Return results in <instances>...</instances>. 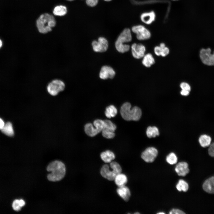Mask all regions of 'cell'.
<instances>
[{
  "instance_id": "6da1fadb",
  "label": "cell",
  "mask_w": 214,
  "mask_h": 214,
  "mask_svg": "<svg viewBox=\"0 0 214 214\" xmlns=\"http://www.w3.org/2000/svg\"><path fill=\"white\" fill-rule=\"evenodd\" d=\"M47 170L51 173L48 174V179L52 181H59L64 177L66 168L64 164L62 162L55 160L51 163L48 166Z\"/></svg>"
},
{
  "instance_id": "7a4b0ae2",
  "label": "cell",
  "mask_w": 214,
  "mask_h": 214,
  "mask_svg": "<svg viewBox=\"0 0 214 214\" xmlns=\"http://www.w3.org/2000/svg\"><path fill=\"white\" fill-rule=\"evenodd\" d=\"M131 106L128 102L124 103L121 106L120 113L122 118L126 121L139 120L141 117L142 111L137 106L131 108Z\"/></svg>"
},
{
  "instance_id": "3957f363",
  "label": "cell",
  "mask_w": 214,
  "mask_h": 214,
  "mask_svg": "<svg viewBox=\"0 0 214 214\" xmlns=\"http://www.w3.org/2000/svg\"><path fill=\"white\" fill-rule=\"evenodd\" d=\"M56 24V21L54 16L47 13L40 15L36 21L38 30L40 33L42 34H46L51 31Z\"/></svg>"
},
{
  "instance_id": "277c9868",
  "label": "cell",
  "mask_w": 214,
  "mask_h": 214,
  "mask_svg": "<svg viewBox=\"0 0 214 214\" xmlns=\"http://www.w3.org/2000/svg\"><path fill=\"white\" fill-rule=\"evenodd\" d=\"M132 40L131 30L129 28L125 29L120 34L115 43L117 50L119 52L124 53L129 51L130 46L124 44L130 42Z\"/></svg>"
},
{
  "instance_id": "5b68a950",
  "label": "cell",
  "mask_w": 214,
  "mask_h": 214,
  "mask_svg": "<svg viewBox=\"0 0 214 214\" xmlns=\"http://www.w3.org/2000/svg\"><path fill=\"white\" fill-rule=\"evenodd\" d=\"M110 166L112 168L110 170L109 166L105 164L103 166L100 170V174L104 178L110 181L114 180L116 176L121 173L122 168L120 165L115 161L110 163Z\"/></svg>"
},
{
  "instance_id": "8992f818",
  "label": "cell",
  "mask_w": 214,
  "mask_h": 214,
  "mask_svg": "<svg viewBox=\"0 0 214 214\" xmlns=\"http://www.w3.org/2000/svg\"><path fill=\"white\" fill-rule=\"evenodd\" d=\"M65 86V83L63 80L56 78L52 80L48 83L46 89L50 95L55 96L63 91Z\"/></svg>"
},
{
  "instance_id": "52a82bcc",
  "label": "cell",
  "mask_w": 214,
  "mask_h": 214,
  "mask_svg": "<svg viewBox=\"0 0 214 214\" xmlns=\"http://www.w3.org/2000/svg\"><path fill=\"white\" fill-rule=\"evenodd\" d=\"M104 121L100 119H97L94 121L93 124L88 123L84 126V131L90 137L96 136L102 131L104 127Z\"/></svg>"
},
{
  "instance_id": "ba28073f",
  "label": "cell",
  "mask_w": 214,
  "mask_h": 214,
  "mask_svg": "<svg viewBox=\"0 0 214 214\" xmlns=\"http://www.w3.org/2000/svg\"><path fill=\"white\" fill-rule=\"evenodd\" d=\"M132 32L136 34L137 39L140 40H147L151 36L149 30L144 26L138 25L133 26L131 28Z\"/></svg>"
},
{
  "instance_id": "9c48e42d",
  "label": "cell",
  "mask_w": 214,
  "mask_h": 214,
  "mask_svg": "<svg viewBox=\"0 0 214 214\" xmlns=\"http://www.w3.org/2000/svg\"><path fill=\"white\" fill-rule=\"evenodd\" d=\"M200 59L204 64L209 65H214V51L211 53V49H202L200 52Z\"/></svg>"
},
{
  "instance_id": "30bf717a",
  "label": "cell",
  "mask_w": 214,
  "mask_h": 214,
  "mask_svg": "<svg viewBox=\"0 0 214 214\" xmlns=\"http://www.w3.org/2000/svg\"><path fill=\"white\" fill-rule=\"evenodd\" d=\"M158 155V151L155 148L150 147L146 149L141 155L142 159L145 162L150 163L153 162Z\"/></svg>"
},
{
  "instance_id": "8fae6325",
  "label": "cell",
  "mask_w": 214,
  "mask_h": 214,
  "mask_svg": "<svg viewBox=\"0 0 214 214\" xmlns=\"http://www.w3.org/2000/svg\"><path fill=\"white\" fill-rule=\"evenodd\" d=\"M93 50L96 52H103L106 51L108 47V43L103 37H99L97 41L94 40L92 43Z\"/></svg>"
},
{
  "instance_id": "7c38bea8",
  "label": "cell",
  "mask_w": 214,
  "mask_h": 214,
  "mask_svg": "<svg viewBox=\"0 0 214 214\" xmlns=\"http://www.w3.org/2000/svg\"><path fill=\"white\" fill-rule=\"evenodd\" d=\"M131 49L132 55L136 59L141 58L145 55L146 48L142 44L134 43L132 45Z\"/></svg>"
},
{
  "instance_id": "4fadbf2b",
  "label": "cell",
  "mask_w": 214,
  "mask_h": 214,
  "mask_svg": "<svg viewBox=\"0 0 214 214\" xmlns=\"http://www.w3.org/2000/svg\"><path fill=\"white\" fill-rule=\"evenodd\" d=\"M115 75V72L111 67L108 66H104L101 69L99 76L100 78L105 80L108 78L112 79Z\"/></svg>"
},
{
  "instance_id": "5bb4252c",
  "label": "cell",
  "mask_w": 214,
  "mask_h": 214,
  "mask_svg": "<svg viewBox=\"0 0 214 214\" xmlns=\"http://www.w3.org/2000/svg\"><path fill=\"white\" fill-rule=\"evenodd\" d=\"M175 171L179 176H185L190 171L188 163L185 161L179 162L175 167Z\"/></svg>"
},
{
  "instance_id": "9a60e30c",
  "label": "cell",
  "mask_w": 214,
  "mask_h": 214,
  "mask_svg": "<svg viewBox=\"0 0 214 214\" xmlns=\"http://www.w3.org/2000/svg\"><path fill=\"white\" fill-rule=\"evenodd\" d=\"M155 12L152 11L142 13L141 15L140 19L143 23L147 25H150L155 21Z\"/></svg>"
},
{
  "instance_id": "2e32d148",
  "label": "cell",
  "mask_w": 214,
  "mask_h": 214,
  "mask_svg": "<svg viewBox=\"0 0 214 214\" xmlns=\"http://www.w3.org/2000/svg\"><path fill=\"white\" fill-rule=\"evenodd\" d=\"M204 190L209 193H214V176L206 180L202 186Z\"/></svg>"
},
{
  "instance_id": "e0dca14e",
  "label": "cell",
  "mask_w": 214,
  "mask_h": 214,
  "mask_svg": "<svg viewBox=\"0 0 214 214\" xmlns=\"http://www.w3.org/2000/svg\"><path fill=\"white\" fill-rule=\"evenodd\" d=\"M118 195L124 200L128 201L130 196L131 193L129 188L125 186L119 187L117 190Z\"/></svg>"
},
{
  "instance_id": "ac0fdd59",
  "label": "cell",
  "mask_w": 214,
  "mask_h": 214,
  "mask_svg": "<svg viewBox=\"0 0 214 214\" xmlns=\"http://www.w3.org/2000/svg\"><path fill=\"white\" fill-rule=\"evenodd\" d=\"M100 156L102 160L107 163H110L115 158V155L114 153L109 150L102 152Z\"/></svg>"
},
{
  "instance_id": "d6986e66",
  "label": "cell",
  "mask_w": 214,
  "mask_h": 214,
  "mask_svg": "<svg viewBox=\"0 0 214 214\" xmlns=\"http://www.w3.org/2000/svg\"><path fill=\"white\" fill-rule=\"evenodd\" d=\"M114 180L115 184L118 187L125 186L128 181L127 176L121 173L116 176Z\"/></svg>"
},
{
  "instance_id": "ffe728a7",
  "label": "cell",
  "mask_w": 214,
  "mask_h": 214,
  "mask_svg": "<svg viewBox=\"0 0 214 214\" xmlns=\"http://www.w3.org/2000/svg\"><path fill=\"white\" fill-rule=\"evenodd\" d=\"M212 141L211 137L206 134H202L200 136L199 139V142L201 147H209Z\"/></svg>"
},
{
  "instance_id": "44dd1931",
  "label": "cell",
  "mask_w": 214,
  "mask_h": 214,
  "mask_svg": "<svg viewBox=\"0 0 214 214\" xmlns=\"http://www.w3.org/2000/svg\"><path fill=\"white\" fill-rule=\"evenodd\" d=\"M143 57L142 63L146 67H150L155 63L154 59L151 54L148 53L144 55Z\"/></svg>"
},
{
  "instance_id": "7402d4cb",
  "label": "cell",
  "mask_w": 214,
  "mask_h": 214,
  "mask_svg": "<svg viewBox=\"0 0 214 214\" xmlns=\"http://www.w3.org/2000/svg\"><path fill=\"white\" fill-rule=\"evenodd\" d=\"M1 130L3 133L7 136H12L14 135L12 125L10 122H7L5 124Z\"/></svg>"
},
{
  "instance_id": "603a6c76",
  "label": "cell",
  "mask_w": 214,
  "mask_h": 214,
  "mask_svg": "<svg viewBox=\"0 0 214 214\" xmlns=\"http://www.w3.org/2000/svg\"><path fill=\"white\" fill-rule=\"evenodd\" d=\"M117 113V109L113 105L107 107L106 109L105 114L106 117L108 118L115 117Z\"/></svg>"
},
{
  "instance_id": "cb8c5ba5",
  "label": "cell",
  "mask_w": 214,
  "mask_h": 214,
  "mask_svg": "<svg viewBox=\"0 0 214 214\" xmlns=\"http://www.w3.org/2000/svg\"><path fill=\"white\" fill-rule=\"evenodd\" d=\"M176 187L178 191L185 192L188 190L189 185L186 181L183 179H180L177 184Z\"/></svg>"
},
{
  "instance_id": "d4e9b609",
  "label": "cell",
  "mask_w": 214,
  "mask_h": 214,
  "mask_svg": "<svg viewBox=\"0 0 214 214\" xmlns=\"http://www.w3.org/2000/svg\"><path fill=\"white\" fill-rule=\"evenodd\" d=\"M67 13L66 7L64 6L60 5L55 7L53 11V14L55 15L63 16Z\"/></svg>"
},
{
  "instance_id": "484cf974",
  "label": "cell",
  "mask_w": 214,
  "mask_h": 214,
  "mask_svg": "<svg viewBox=\"0 0 214 214\" xmlns=\"http://www.w3.org/2000/svg\"><path fill=\"white\" fill-rule=\"evenodd\" d=\"M146 134L148 137L151 138L158 136L159 133L158 130L156 127L149 126L147 129Z\"/></svg>"
},
{
  "instance_id": "4316f807",
  "label": "cell",
  "mask_w": 214,
  "mask_h": 214,
  "mask_svg": "<svg viewBox=\"0 0 214 214\" xmlns=\"http://www.w3.org/2000/svg\"><path fill=\"white\" fill-rule=\"evenodd\" d=\"M166 160L169 164L172 165L176 164L178 160V158L174 152H171L166 157Z\"/></svg>"
},
{
  "instance_id": "83f0119b",
  "label": "cell",
  "mask_w": 214,
  "mask_h": 214,
  "mask_svg": "<svg viewBox=\"0 0 214 214\" xmlns=\"http://www.w3.org/2000/svg\"><path fill=\"white\" fill-rule=\"evenodd\" d=\"M104 121V127L108 130L114 132L116 129V125L111 121L109 120H105Z\"/></svg>"
},
{
  "instance_id": "f1b7e54d",
  "label": "cell",
  "mask_w": 214,
  "mask_h": 214,
  "mask_svg": "<svg viewBox=\"0 0 214 214\" xmlns=\"http://www.w3.org/2000/svg\"><path fill=\"white\" fill-rule=\"evenodd\" d=\"M102 135L105 138L111 139L114 138L115 136V134L114 132L108 130L103 128L102 131Z\"/></svg>"
},
{
  "instance_id": "f546056e",
  "label": "cell",
  "mask_w": 214,
  "mask_h": 214,
  "mask_svg": "<svg viewBox=\"0 0 214 214\" xmlns=\"http://www.w3.org/2000/svg\"><path fill=\"white\" fill-rule=\"evenodd\" d=\"M12 207L15 211H19L20 210L22 207L20 205L19 200H15L12 202Z\"/></svg>"
},
{
  "instance_id": "4dcf8cb0",
  "label": "cell",
  "mask_w": 214,
  "mask_h": 214,
  "mask_svg": "<svg viewBox=\"0 0 214 214\" xmlns=\"http://www.w3.org/2000/svg\"><path fill=\"white\" fill-rule=\"evenodd\" d=\"M99 0H86V5L89 7H93L96 6Z\"/></svg>"
},
{
  "instance_id": "1f68e13d",
  "label": "cell",
  "mask_w": 214,
  "mask_h": 214,
  "mask_svg": "<svg viewBox=\"0 0 214 214\" xmlns=\"http://www.w3.org/2000/svg\"><path fill=\"white\" fill-rule=\"evenodd\" d=\"M180 86L182 90L188 91L189 92L191 91V86L190 85L187 83L183 82L181 83Z\"/></svg>"
},
{
  "instance_id": "d6a6232c",
  "label": "cell",
  "mask_w": 214,
  "mask_h": 214,
  "mask_svg": "<svg viewBox=\"0 0 214 214\" xmlns=\"http://www.w3.org/2000/svg\"><path fill=\"white\" fill-rule=\"evenodd\" d=\"M208 153L210 156L214 158V142L211 143L209 146Z\"/></svg>"
},
{
  "instance_id": "836d02e7",
  "label": "cell",
  "mask_w": 214,
  "mask_h": 214,
  "mask_svg": "<svg viewBox=\"0 0 214 214\" xmlns=\"http://www.w3.org/2000/svg\"><path fill=\"white\" fill-rule=\"evenodd\" d=\"M169 213L170 214H185V213L179 209L174 208L169 211Z\"/></svg>"
},
{
  "instance_id": "e575fe53",
  "label": "cell",
  "mask_w": 214,
  "mask_h": 214,
  "mask_svg": "<svg viewBox=\"0 0 214 214\" xmlns=\"http://www.w3.org/2000/svg\"><path fill=\"white\" fill-rule=\"evenodd\" d=\"M162 48L160 46H156L155 47L154 49V52L156 55L158 56H161Z\"/></svg>"
},
{
  "instance_id": "d590c367",
  "label": "cell",
  "mask_w": 214,
  "mask_h": 214,
  "mask_svg": "<svg viewBox=\"0 0 214 214\" xmlns=\"http://www.w3.org/2000/svg\"><path fill=\"white\" fill-rule=\"evenodd\" d=\"M169 49L167 47L163 48L161 56L163 57L169 54Z\"/></svg>"
},
{
  "instance_id": "8d00e7d4",
  "label": "cell",
  "mask_w": 214,
  "mask_h": 214,
  "mask_svg": "<svg viewBox=\"0 0 214 214\" xmlns=\"http://www.w3.org/2000/svg\"><path fill=\"white\" fill-rule=\"evenodd\" d=\"M190 92L189 91L183 90H182L180 92V94L184 96H187L189 95Z\"/></svg>"
},
{
  "instance_id": "74e56055",
  "label": "cell",
  "mask_w": 214,
  "mask_h": 214,
  "mask_svg": "<svg viewBox=\"0 0 214 214\" xmlns=\"http://www.w3.org/2000/svg\"><path fill=\"white\" fill-rule=\"evenodd\" d=\"M5 125L4 122L2 119L0 118V129L1 130Z\"/></svg>"
},
{
  "instance_id": "f35d334b",
  "label": "cell",
  "mask_w": 214,
  "mask_h": 214,
  "mask_svg": "<svg viewBox=\"0 0 214 214\" xmlns=\"http://www.w3.org/2000/svg\"><path fill=\"white\" fill-rule=\"evenodd\" d=\"M19 202L21 207H23L25 204V202L23 200L21 199L19 200Z\"/></svg>"
},
{
  "instance_id": "ab89813d",
  "label": "cell",
  "mask_w": 214,
  "mask_h": 214,
  "mask_svg": "<svg viewBox=\"0 0 214 214\" xmlns=\"http://www.w3.org/2000/svg\"><path fill=\"white\" fill-rule=\"evenodd\" d=\"M160 46L162 48H163V47H166L165 44L163 43H161L160 44Z\"/></svg>"
},
{
  "instance_id": "60d3db41",
  "label": "cell",
  "mask_w": 214,
  "mask_h": 214,
  "mask_svg": "<svg viewBox=\"0 0 214 214\" xmlns=\"http://www.w3.org/2000/svg\"><path fill=\"white\" fill-rule=\"evenodd\" d=\"M3 45V43L1 40L0 39V48L2 47Z\"/></svg>"
},
{
  "instance_id": "b9f144b4",
  "label": "cell",
  "mask_w": 214,
  "mask_h": 214,
  "mask_svg": "<svg viewBox=\"0 0 214 214\" xmlns=\"http://www.w3.org/2000/svg\"><path fill=\"white\" fill-rule=\"evenodd\" d=\"M157 214H165V213L163 212H158V213H157Z\"/></svg>"
},
{
  "instance_id": "7bdbcfd3",
  "label": "cell",
  "mask_w": 214,
  "mask_h": 214,
  "mask_svg": "<svg viewBox=\"0 0 214 214\" xmlns=\"http://www.w3.org/2000/svg\"><path fill=\"white\" fill-rule=\"evenodd\" d=\"M104 0V1H112V0Z\"/></svg>"
},
{
  "instance_id": "ee69618b",
  "label": "cell",
  "mask_w": 214,
  "mask_h": 214,
  "mask_svg": "<svg viewBox=\"0 0 214 214\" xmlns=\"http://www.w3.org/2000/svg\"><path fill=\"white\" fill-rule=\"evenodd\" d=\"M134 214H139V213L137 212V213H135Z\"/></svg>"
},
{
  "instance_id": "f6af8a7d",
  "label": "cell",
  "mask_w": 214,
  "mask_h": 214,
  "mask_svg": "<svg viewBox=\"0 0 214 214\" xmlns=\"http://www.w3.org/2000/svg\"><path fill=\"white\" fill-rule=\"evenodd\" d=\"M68 0V1H73V0Z\"/></svg>"
},
{
  "instance_id": "bcb514c9",
  "label": "cell",
  "mask_w": 214,
  "mask_h": 214,
  "mask_svg": "<svg viewBox=\"0 0 214 214\" xmlns=\"http://www.w3.org/2000/svg\"><path fill=\"white\" fill-rule=\"evenodd\" d=\"M174 0V1H176V0Z\"/></svg>"
}]
</instances>
